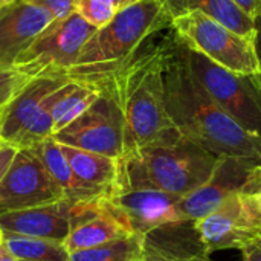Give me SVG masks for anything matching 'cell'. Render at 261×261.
I'll return each instance as SVG.
<instances>
[{"label": "cell", "mask_w": 261, "mask_h": 261, "mask_svg": "<svg viewBox=\"0 0 261 261\" xmlns=\"http://www.w3.org/2000/svg\"><path fill=\"white\" fill-rule=\"evenodd\" d=\"M151 38L153 35L121 63L75 80L107 90L116 98L124 115L122 154L147 145L173 142L182 136L165 107L164 69L168 35L159 41Z\"/></svg>", "instance_id": "cell-1"}, {"label": "cell", "mask_w": 261, "mask_h": 261, "mask_svg": "<svg viewBox=\"0 0 261 261\" xmlns=\"http://www.w3.org/2000/svg\"><path fill=\"white\" fill-rule=\"evenodd\" d=\"M165 107L179 133L217 158H249L261 164V136L234 121L193 76L168 35L164 69Z\"/></svg>", "instance_id": "cell-2"}, {"label": "cell", "mask_w": 261, "mask_h": 261, "mask_svg": "<svg viewBox=\"0 0 261 261\" xmlns=\"http://www.w3.org/2000/svg\"><path fill=\"white\" fill-rule=\"evenodd\" d=\"M219 158L180 136L167 144H154L122 154L116 193L127 190H158L185 196L202 185Z\"/></svg>", "instance_id": "cell-3"}, {"label": "cell", "mask_w": 261, "mask_h": 261, "mask_svg": "<svg viewBox=\"0 0 261 261\" xmlns=\"http://www.w3.org/2000/svg\"><path fill=\"white\" fill-rule=\"evenodd\" d=\"M171 17L162 0H136L119 9L86 41L76 64L67 70L69 80H78L93 70L121 63L147 38L170 29Z\"/></svg>", "instance_id": "cell-4"}, {"label": "cell", "mask_w": 261, "mask_h": 261, "mask_svg": "<svg viewBox=\"0 0 261 261\" xmlns=\"http://www.w3.org/2000/svg\"><path fill=\"white\" fill-rule=\"evenodd\" d=\"M173 43L205 92L245 130L261 136V84L258 73L243 75L228 70L187 46L174 34Z\"/></svg>", "instance_id": "cell-5"}, {"label": "cell", "mask_w": 261, "mask_h": 261, "mask_svg": "<svg viewBox=\"0 0 261 261\" xmlns=\"http://www.w3.org/2000/svg\"><path fill=\"white\" fill-rule=\"evenodd\" d=\"M170 29L187 46L228 70L243 75L261 72L255 38L245 37L200 11L173 17Z\"/></svg>", "instance_id": "cell-6"}, {"label": "cell", "mask_w": 261, "mask_h": 261, "mask_svg": "<svg viewBox=\"0 0 261 261\" xmlns=\"http://www.w3.org/2000/svg\"><path fill=\"white\" fill-rule=\"evenodd\" d=\"M96 31L78 12L52 21L14 61V67L37 78L40 75L67 76L76 64L86 41Z\"/></svg>", "instance_id": "cell-7"}, {"label": "cell", "mask_w": 261, "mask_h": 261, "mask_svg": "<svg viewBox=\"0 0 261 261\" xmlns=\"http://www.w3.org/2000/svg\"><path fill=\"white\" fill-rule=\"evenodd\" d=\"M200 240L211 255L261 242V190L245 188L229 196L208 216L196 220Z\"/></svg>", "instance_id": "cell-8"}, {"label": "cell", "mask_w": 261, "mask_h": 261, "mask_svg": "<svg viewBox=\"0 0 261 261\" xmlns=\"http://www.w3.org/2000/svg\"><path fill=\"white\" fill-rule=\"evenodd\" d=\"M61 145L119 159L124 153V115L116 98L99 90L96 101L75 121L52 135Z\"/></svg>", "instance_id": "cell-9"}, {"label": "cell", "mask_w": 261, "mask_h": 261, "mask_svg": "<svg viewBox=\"0 0 261 261\" xmlns=\"http://www.w3.org/2000/svg\"><path fill=\"white\" fill-rule=\"evenodd\" d=\"M64 200L35 148H18L0 182V214Z\"/></svg>", "instance_id": "cell-10"}, {"label": "cell", "mask_w": 261, "mask_h": 261, "mask_svg": "<svg viewBox=\"0 0 261 261\" xmlns=\"http://www.w3.org/2000/svg\"><path fill=\"white\" fill-rule=\"evenodd\" d=\"M260 165V162L249 158H219L210 177L202 185L182 196L179 202L182 219L196 222L213 213L229 196L248 188L255 168Z\"/></svg>", "instance_id": "cell-11"}, {"label": "cell", "mask_w": 261, "mask_h": 261, "mask_svg": "<svg viewBox=\"0 0 261 261\" xmlns=\"http://www.w3.org/2000/svg\"><path fill=\"white\" fill-rule=\"evenodd\" d=\"M136 234L122 214L109 199H95L73 203L70 211V231L64 240L69 252L93 248L116 239Z\"/></svg>", "instance_id": "cell-12"}, {"label": "cell", "mask_w": 261, "mask_h": 261, "mask_svg": "<svg viewBox=\"0 0 261 261\" xmlns=\"http://www.w3.org/2000/svg\"><path fill=\"white\" fill-rule=\"evenodd\" d=\"M182 196L158 190H127L109 197L110 203L122 214L136 234L148 232L184 220L179 211Z\"/></svg>", "instance_id": "cell-13"}, {"label": "cell", "mask_w": 261, "mask_h": 261, "mask_svg": "<svg viewBox=\"0 0 261 261\" xmlns=\"http://www.w3.org/2000/svg\"><path fill=\"white\" fill-rule=\"evenodd\" d=\"M54 21L41 6L18 0L0 11V66L9 67L15 58Z\"/></svg>", "instance_id": "cell-14"}, {"label": "cell", "mask_w": 261, "mask_h": 261, "mask_svg": "<svg viewBox=\"0 0 261 261\" xmlns=\"http://www.w3.org/2000/svg\"><path fill=\"white\" fill-rule=\"evenodd\" d=\"M72 202L61 200L0 214V232L64 242L70 231Z\"/></svg>", "instance_id": "cell-15"}, {"label": "cell", "mask_w": 261, "mask_h": 261, "mask_svg": "<svg viewBox=\"0 0 261 261\" xmlns=\"http://www.w3.org/2000/svg\"><path fill=\"white\" fill-rule=\"evenodd\" d=\"M66 81H69V78L61 75H40L32 78L0 112V142L17 148L21 135L34 119L43 99Z\"/></svg>", "instance_id": "cell-16"}, {"label": "cell", "mask_w": 261, "mask_h": 261, "mask_svg": "<svg viewBox=\"0 0 261 261\" xmlns=\"http://www.w3.org/2000/svg\"><path fill=\"white\" fill-rule=\"evenodd\" d=\"M61 150L80 182L101 191L107 197L115 194L119 174L118 159L67 145H61Z\"/></svg>", "instance_id": "cell-17"}, {"label": "cell", "mask_w": 261, "mask_h": 261, "mask_svg": "<svg viewBox=\"0 0 261 261\" xmlns=\"http://www.w3.org/2000/svg\"><path fill=\"white\" fill-rule=\"evenodd\" d=\"M41 158L44 167L54 177V180L58 184L64 194V200L72 202V203H81V202H89L95 199H109L106 194H102L98 190H93L83 182L78 180L75 173L72 171L66 154L61 150V145L54 141L52 138L43 141L41 144L32 147Z\"/></svg>", "instance_id": "cell-18"}, {"label": "cell", "mask_w": 261, "mask_h": 261, "mask_svg": "<svg viewBox=\"0 0 261 261\" xmlns=\"http://www.w3.org/2000/svg\"><path fill=\"white\" fill-rule=\"evenodd\" d=\"M170 17L187 11H200L229 29L255 38V20L249 17L234 0H162Z\"/></svg>", "instance_id": "cell-19"}, {"label": "cell", "mask_w": 261, "mask_h": 261, "mask_svg": "<svg viewBox=\"0 0 261 261\" xmlns=\"http://www.w3.org/2000/svg\"><path fill=\"white\" fill-rule=\"evenodd\" d=\"M2 243L20 261H67L70 254L64 242L54 239L2 232Z\"/></svg>", "instance_id": "cell-20"}, {"label": "cell", "mask_w": 261, "mask_h": 261, "mask_svg": "<svg viewBox=\"0 0 261 261\" xmlns=\"http://www.w3.org/2000/svg\"><path fill=\"white\" fill-rule=\"evenodd\" d=\"M145 252V236L132 234L93 248L73 251L67 261H138Z\"/></svg>", "instance_id": "cell-21"}, {"label": "cell", "mask_w": 261, "mask_h": 261, "mask_svg": "<svg viewBox=\"0 0 261 261\" xmlns=\"http://www.w3.org/2000/svg\"><path fill=\"white\" fill-rule=\"evenodd\" d=\"M75 12L96 29L107 24L118 12L112 0H76Z\"/></svg>", "instance_id": "cell-22"}, {"label": "cell", "mask_w": 261, "mask_h": 261, "mask_svg": "<svg viewBox=\"0 0 261 261\" xmlns=\"http://www.w3.org/2000/svg\"><path fill=\"white\" fill-rule=\"evenodd\" d=\"M32 78L14 66H0V112L26 87Z\"/></svg>", "instance_id": "cell-23"}, {"label": "cell", "mask_w": 261, "mask_h": 261, "mask_svg": "<svg viewBox=\"0 0 261 261\" xmlns=\"http://www.w3.org/2000/svg\"><path fill=\"white\" fill-rule=\"evenodd\" d=\"M29 2L44 8L52 15L54 21L69 17L72 12H75V5H76V0H29Z\"/></svg>", "instance_id": "cell-24"}, {"label": "cell", "mask_w": 261, "mask_h": 261, "mask_svg": "<svg viewBox=\"0 0 261 261\" xmlns=\"http://www.w3.org/2000/svg\"><path fill=\"white\" fill-rule=\"evenodd\" d=\"M15 153H17L15 147L3 144V142L0 144V182L5 177V174H6V171H8L14 156H15Z\"/></svg>", "instance_id": "cell-25"}, {"label": "cell", "mask_w": 261, "mask_h": 261, "mask_svg": "<svg viewBox=\"0 0 261 261\" xmlns=\"http://www.w3.org/2000/svg\"><path fill=\"white\" fill-rule=\"evenodd\" d=\"M138 261H214L211 260L210 255H203V257H167V255H161V254H154V252H144V257Z\"/></svg>", "instance_id": "cell-26"}, {"label": "cell", "mask_w": 261, "mask_h": 261, "mask_svg": "<svg viewBox=\"0 0 261 261\" xmlns=\"http://www.w3.org/2000/svg\"><path fill=\"white\" fill-rule=\"evenodd\" d=\"M234 2L254 20L261 12V0H234Z\"/></svg>", "instance_id": "cell-27"}, {"label": "cell", "mask_w": 261, "mask_h": 261, "mask_svg": "<svg viewBox=\"0 0 261 261\" xmlns=\"http://www.w3.org/2000/svg\"><path fill=\"white\" fill-rule=\"evenodd\" d=\"M243 261H261V242L252 243L242 249Z\"/></svg>", "instance_id": "cell-28"}, {"label": "cell", "mask_w": 261, "mask_h": 261, "mask_svg": "<svg viewBox=\"0 0 261 261\" xmlns=\"http://www.w3.org/2000/svg\"><path fill=\"white\" fill-rule=\"evenodd\" d=\"M255 47H257V54H258V60L261 64V12L255 18Z\"/></svg>", "instance_id": "cell-29"}, {"label": "cell", "mask_w": 261, "mask_h": 261, "mask_svg": "<svg viewBox=\"0 0 261 261\" xmlns=\"http://www.w3.org/2000/svg\"><path fill=\"white\" fill-rule=\"evenodd\" d=\"M248 188L261 190V165L255 168V171H254V174H252V179H251V184L248 185Z\"/></svg>", "instance_id": "cell-30"}, {"label": "cell", "mask_w": 261, "mask_h": 261, "mask_svg": "<svg viewBox=\"0 0 261 261\" xmlns=\"http://www.w3.org/2000/svg\"><path fill=\"white\" fill-rule=\"evenodd\" d=\"M0 261H20L17 260L5 246H3V243L0 242Z\"/></svg>", "instance_id": "cell-31"}, {"label": "cell", "mask_w": 261, "mask_h": 261, "mask_svg": "<svg viewBox=\"0 0 261 261\" xmlns=\"http://www.w3.org/2000/svg\"><path fill=\"white\" fill-rule=\"evenodd\" d=\"M112 2H113V5L116 6V9L119 11V9H122V8H125V6H128L130 3L136 2V0H112Z\"/></svg>", "instance_id": "cell-32"}, {"label": "cell", "mask_w": 261, "mask_h": 261, "mask_svg": "<svg viewBox=\"0 0 261 261\" xmlns=\"http://www.w3.org/2000/svg\"><path fill=\"white\" fill-rule=\"evenodd\" d=\"M15 2H18V0H0V6H2V9H3V8H8V6L14 5ZM2 9H0V11H2Z\"/></svg>", "instance_id": "cell-33"}, {"label": "cell", "mask_w": 261, "mask_h": 261, "mask_svg": "<svg viewBox=\"0 0 261 261\" xmlns=\"http://www.w3.org/2000/svg\"><path fill=\"white\" fill-rule=\"evenodd\" d=\"M258 80H260V84H261V72L258 73Z\"/></svg>", "instance_id": "cell-34"}, {"label": "cell", "mask_w": 261, "mask_h": 261, "mask_svg": "<svg viewBox=\"0 0 261 261\" xmlns=\"http://www.w3.org/2000/svg\"><path fill=\"white\" fill-rule=\"evenodd\" d=\"M0 242H2V232H0Z\"/></svg>", "instance_id": "cell-35"}, {"label": "cell", "mask_w": 261, "mask_h": 261, "mask_svg": "<svg viewBox=\"0 0 261 261\" xmlns=\"http://www.w3.org/2000/svg\"><path fill=\"white\" fill-rule=\"evenodd\" d=\"M0 9H2V6H0Z\"/></svg>", "instance_id": "cell-36"}, {"label": "cell", "mask_w": 261, "mask_h": 261, "mask_svg": "<svg viewBox=\"0 0 261 261\" xmlns=\"http://www.w3.org/2000/svg\"><path fill=\"white\" fill-rule=\"evenodd\" d=\"M0 144H2V142H0Z\"/></svg>", "instance_id": "cell-37"}]
</instances>
